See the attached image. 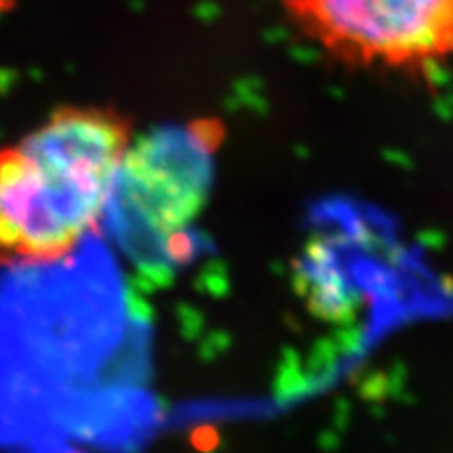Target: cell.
Returning <instances> with one entry per match:
<instances>
[{
  "mask_svg": "<svg viewBox=\"0 0 453 453\" xmlns=\"http://www.w3.org/2000/svg\"><path fill=\"white\" fill-rule=\"evenodd\" d=\"M131 143L99 107H63L0 149V254L30 261L72 252L103 219Z\"/></svg>",
  "mask_w": 453,
  "mask_h": 453,
  "instance_id": "obj_1",
  "label": "cell"
},
{
  "mask_svg": "<svg viewBox=\"0 0 453 453\" xmlns=\"http://www.w3.org/2000/svg\"><path fill=\"white\" fill-rule=\"evenodd\" d=\"M48 271H21L0 288V359L50 391L89 376L118 338V285L101 254Z\"/></svg>",
  "mask_w": 453,
  "mask_h": 453,
  "instance_id": "obj_2",
  "label": "cell"
},
{
  "mask_svg": "<svg viewBox=\"0 0 453 453\" xmlns=\"http://www.w3.org/2000/svg\"><path fill=\"white\" fill-rule=\"evenodd\" d=\"M214 135L200 124L131 138L103 219L138 269L168 273L197 252L189 223L210 187Z\"/></svg>",
  "mask_w": 453,
  "mask_h": 453,
  "instance_id": "obj_3",
  "label": "cell"
},
{
  "mask_svg": "<svg viewBox=\"0 0 453 453\" xmlns=\"http://www.w3.org/2000/svg\"><path fill=\"white\" fill-rule=\"evenodd\" d=\"M294 30L351 70L432 80L453 67V0H279Z\"/></svg>",
  "mask_w": 453,
  "mask_h": 453,
  "instance_id": "obj_4",
  "label": "cell"
},
{
  "mask_svg": "<svg viewBox=\"0 0 453 453\" xmlns=\"http://www.w3.org/2000/svg\"><path fill=\"white\" fill-rule=\"evenodd\" d=\"M338 353H340V349H338V344H336L334 338L319 340L317 344H315L313 355H311V361H309L311 369H315V371H327V369H332L336 357H338Z\"/></svg>",
  "mask_w": 453,
  "mask_h": 453,
  "instance_id": "obj_5",
  "label": "cell"
},
{
  "mask_svg": "<svg viewBox=\"0 0 453 453\" xmlns=\"http://www.w3.org/2000/svg\"><path fill=\"white\" fill-rule=\"evenodd\" d=\"M359 395L369 403H380L388 395V378L380 371L365 376V380L359 386Z\"/></svg>",
  "mask_w": 453,
  "mask_h": 453,
  "instance_id": "obj_6",
  "label": "cell"
},
{
  "mask_svg": "<svg viewBox=\"0 0 453 453\" xmlns=\"http://www.w3.org/2000/svg\"><path fill=\"white\" fill-rule=\"evenodd\" d=\"M388 378V395L397 401L403 399L405 395V380H408V369L405 365L401 363H395V367L391 369V373L386 376Z\"/></svg>",
  "mask_w": 453,
  "mask_h": 453,
  "instance_id": "obj_7",
  "label": "cell"
},
{
  "mask_svg": "<svg viewBox=\"0 0 453 453\" xmlns=\"http://www.w3.org/2000/svg\"><path fill=\"white\" fill-rule=\"evenodd\" d=\"M340 353H346V355H353L359 346H361V332L359 329H353V327H344L338 332V338H334Z\"/></svg>",
  "mask_w": 453,
  "mask_h": 453,
  "instance_id": "obj_8",
  "label": "cell"
},
{
  "mask_svg": "<svg viewBox=\"0 0 453 453\" xmlns=\"http://www.w3.org/2000/svg\"><path fill=\"white\" fill-rule=\"evenodd\" d=\"M420 241L430 250H441L445 246V235L441 231H422Z\"/></svg>",
  "mask_w": 453,
  "mask_h": 453,
  "instance_id": "obj_9",
  "label": "cell"
},
{
  "mask_svg": "<svg viewBox=\"0 0 453 453\" xmlns=\"http://www.w3.org/2000/svg\"><path fill=\"white\" fill-rule=\"evenodd\" d=\"M349 420H351V405H349V401L340 399L336 403V411H334V426L342 430V428H346Z\"/></svg>",
  "mask_w": 453,
  "mask_h": 453,
  "instance_id": "obj_10",
  "label": "cell"
},
{
  "mask_svg": "<svg viewBox=\"0 0 453 453\" xmlns=\"http://www.w3.org/2000/svg\"><path fill=\"white\" fill-rule=\"evenodd\" d=\"M319 447L327 453L336 452V447H338V435L336 432H323L319 437Z\"/></svg>",
  "mask_w": 453,
  "mask_h": 453,
  "instance_id": "obj_11",
  "label": "cell"
},
{
  "mask_svg": "<svg viewBox=\"0 0 453 453\" xmlns=\"http://www.w3.org/2000/svg\"><path fill=\"white\" fill-rule=\"evenodd\" d=\"M15 2H17V0H0V15H2L4 11H9Z\"/></svg>",
  "mask_w": 453,
  "mask_h": 453,
  "instance_id": "obj_12",
  "label": "cell"
}]
</instances>
